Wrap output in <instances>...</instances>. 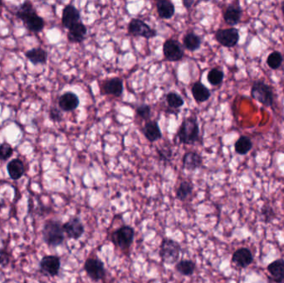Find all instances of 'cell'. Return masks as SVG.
<instances>
[{"mask_svg":"<svg viewBox=\"0 0 284 283\" xmlns=\"http://www.w3.org/2000/svg\"><path fill=\"white\" fill-rule=\"evenodd\" d=\"M42 233L44 242L51 248L61 246L64 242V231L62 223L58 220L49 219L46 221L44 223Z\"/></svg>","mask_w":284,"mask_h":283,"instance_id":"obj_1","label":"cell"},{"mask_svg":"<svg viewBox=\"0 0 284 283\" xmlns=\"http://www.w3.org/2000/svg\"><path fill=\"white\" fill-rule=\"evenodd\" d=\"M177 137L184 145H194L199 141V126L196 116L184 119L177 132Z\"/></svg>","mask_w":284,"mask_h":283,"instance_id":"obj_2","label":"cell"},{"mask_svg":"<svg viewBox=\"0 0 284 283\" xmlns=\"http://www.w3.org/2000/svg\"><path fill=\"white\" fill-rule=\"evenodd\" d=\"M251 97L259 101L264 107H273L274 105V91L272 86L268 85L265 82L256 80L253 83L250 91Z\"/></svg>","mask_w":284,"mask_h":283,"instance_id":"obj_3","label":"cell"},{"mask_svg":"<svg viewBox=\"0 0 284 283\" xmlns=\"http://www.w3.org/2000/svg\"><path fill=\"white\" fill-rule=\"evenodd\" d=\"M181 250L182 249L179 242L172 238L166 237L161 241L159 256L164 264H176L180 260Z\"/></svg>","mask_w":284,"mask_h":283,"instance_id":"obj_4","label":"cell"},{"mask_svg":"<svg viewBox=\"0 0 284 283\" xmlns=\"http://www.w3.org/2000/svg\"><path fill=\"white\" fill-rule=\"evenodd\" d=\"M135 238V229L130 225H122L113 231L111 240L114 246L122 251H128Z\"/></svg>","mask_w":284,"mask_h":283,"instance_id":"obj_5","label":"cell"},{"mask_svg":"<svg viewBox=\"0 0 284 283\" xmlns=\"http://www.w3.org/2000/svg\"><path fill=\"white\" fill-rule=\"evenodd\" d=\"M83 269L87 276L92 281H103L106 276L105 265L103 262L97 258H88L83 265Z\"/></svg>","mask_w":284,"mask_h":283,"instance_id":"obj_6","label":"cell"},{"mask_svg":"<svg viewBox=\"0 0 284 283\" xmlns=\"http://www.w3.org/2000/svg\"><path fill=\"white\" fill-rule=\"evenodd\" d=\"M128 32L135 37H141L147 39L157 36V31L148 25L140 19H132L128 24Z\"/></svg>","mask_w":284,"mask_h":283,"instance_id":"obj_7","label":"cell"},{"mask_svg":"<svg viewBox=\"0 0 284 283\" xmlns=\"http://www.w3.org/2000/svg\"><path fill=\"white\" fill-rule=\"evenodd\" d=\"M216 41L221 46L225 47L228 49H231L236 46L239 41V31L235 28H220L216 31Z\"/></svg>","mask_w":284,"mask_h":283,"instance_id":"obj_8","label":"cell"},{"mask_svg":"<svg viewBox=\"0 0 284 283\" xmlns=\"http://www.w3.org/2000/svg\"><path fill=\"white\" fill-rule=\"evenodd\" d=\"M163 53L166 60L169 62H179L185 57L183 47L177 40L170 38L163 44Z\"/></svg>","mask_w":284,"mask_h":283,"instance_id":"obj_9","label":"cell"},{"mask_svg":"<svg viewBox=\"0 0 284 283\" xmlns=\"http://www.w3.org/2000/svg\"><path fill=\"white\" fill-rule=\"evenodd\" d=\"M62 228L66 237L70 239H80L85 233L84 224L78 216L71 217L66 223L62 224Z\"/></svg>","mask_w":284,"mask_h":283,"instance_id":"obj_10","label":"cell"},{"mask_svg":"<svg viewBox=\"0 0 284 283\" xmlns=\"http://www.w3.org/2000/svg\"><path fill=\"white\" fill-rule=\"evenodd\" d=\"M40 272L48 276H56L61 269V259L55 255L44 256L39 263Z\"/></svg>","mask_w":284,"mask_h":283,"instance_id":"obj_11","label":"cell"},{"mask_svg":"<svg viewBox=\"0 0 284 283\" xmlns=\"http://www.w3.org/2000/svg\"><path fill=\"white\" fill-rule=\"evenodd\" d=\"M254 262L252 252L247 248H239L232 255L231 263L238 268H246Z\"/></svg>","mask_w":284,"mask_h":283,"instance_id":"obj_12","label":"cell"},{"mask_svg":"<svg viewBox=\"0 0 284 283\" xmlns=\"http://www.w3.org/2000/svg\"><path fill=\"white\" fill-rule=\"evenodd\" d=\"M123 91V81L119 77L106 79L101 85V92L104 95H112L116 97H122Z\"/></svg>","mask_w":284,"mask_h":283,"instance_id":"obj_13","label":"cell"},{"mask_svg":"<svg viewBox=\"0 0 284 283\" xmlns=\"http://www.w3.org/2000/svg\"><path fill=\"white\" fill-rule=\"evenodd\" d=\"M81 22L80 11L74 5H67L62 10V24L65 28L69 29L74 24Z\"/></svg>","mask_w":284,"mask_h":283,"instance_id":"obj_14","label":"cell"},{"mask_svg":"<svg viewBox=\"0 0 284 283\" xmlns=\"http://www.w3.org/2000/svg\"><path fill=\"white\" fill-rule=\"evenodd\" d=\"M80 104V100L78 95L73 92H66L58 99V106L60 110L65 112H71L78 109Z\"/></svg>","mask_w":284,"mask_h":283,"instance_id":"obj_15","label":"cell"},{"mask_svg":"<svg viewBox=\"0 0 284 283\" xmlns=\"http://www.w3.org/2000/svg\"><path fill=\"white\" fill-rule=\"evenodd\" d=\"M203 158L196 151H189L185 154L182 159V168L186 171H195L201 168Z\"/></svg>","mask_w":284,"mask_h":283,"instance_id":"obj_16","label":"cell"},{"mask_svg":"<svg viewBox=\"0 0 284 283\" xmlns=\"http://www.w3.org/2000/svg\"><path fill=\"white\" fill-rule=\"evenodd\" d=\"M243 14L242 8L237 4L229 5L225 13H224V20L229 26H235L240 22Z\"/></svg>","mask_w":284,"mask_h":283,"instance_id":"obj_17","label":"cell"},{"mask_svg":"<svg viewBox=\"0 0 284 283\" xmlns=\"http://www.w3.org/2000/svg\"><path fill=\"white\" fill-rule=\"evenodd\" d=\"M268 273L270 275L272 281L276 283H282L284 281V260L278 258L269 263L267 267Z\"/></svg>","mask_w":284,"mask_h":283,"instance_id":"obj_18","label":"cell"},{"mask_svg":"<svg viewBox=\"0 0 284 283\" xmlns=\"http://www.w3.org/2000/svg\"><path fill=\"white\" fill-rule=\"evenodd\" d=\"M87 33V28L83 22L74 24L69 28L67 32V39L73 44H81L85 39Z\"/></svg>","mask_w":284,"mask_h":283,"instance_id":"obj_19","label":"cell"},{"mask_svg":"<svg viewBox=\"0 0 284 283\" xmlns=\"http://www.w3.org/2000/svg\"><path fill=\"white\" fill-rule=\"evenodd\" d=\"M142 132L147 141H149L150 142H156L162 138V132L157 122L149 120L146 122Z\"/></svg>","mask_w":284,"mask_h":283,"instance_id":"obj_20","label":"cell"},{"mask_svg":"<svg viewBox=\"0 0 284 283\" xmlns=\"http://www.w3.org/2000/svg\"><path fill=\"white\" fill-rule=\"evenodd\" d=\"M7 171L11 180H19L25 174V166L22 159L15 158L8 163Z\"/></svg>","mask_w":284,"mask_h":283,"instance_id":"obj_21","label":"cell"},{"mask_svg":"<svg viewBox=\"0 0 284 283\" xmlns=\"http://www.w3.org/2000/svg\"><path fill=\"white\" fill-rule=\"evenodd\" d=\"M25 57L32 65H45L48 62V53L41 48H33L27 51Z\"/></svg>","mask_w":284,"mask_h":283,"instance_id":"obj_22","label":"cell"},{"mask_svg":"<svg viewBox=\"0 0 284 283\" xmlns=\"http://www.w3.org/2000/svg\"><path fill=\"white\" fill-rule=\"evenodd\" d=\"M156 11L162 19H170L175 13L174 5L170 0H158L156 2Z\"/></svg>","mask_w":284,"mask_h":283,"instance_id":"obj_23","label":"cell"},{"mask_svg":"<svg viewBox=\"0 0 284 283\" xmlns=\"http://www.w3.org/2000/svg\"><path fill=\"white\" fill-rule=\"evenodd\" d=\"M191 93H192L194 99L198 103L205 102L211 97L210 90L200 82H196L193 84L192 88H191Z\"/></svg>","mask_w":284,"mask_h":283,"instance_id":"obj_24","label":"cell"},{"mask_svg":"<svg viewBox=\"0 0 284 283\" xmlns=\"http://www.w3.org/2000/svg\"><path fill=\"white\" fill-rule=\"evenodd\" d=\"M23 26L30 32L39 33L44 30L45 27V21L39 16V14H32L25 20L23 21Z\"/></svg>","mask_w":284,"mask_h":283,"instance_id":"obj_25","label":"cell"},{"mask_svg":"<svg viewBox=\"0 0 284 283\" xmlns=\"http://www.w3.org/2000/svg\"><path fill=\"white\" fill-rule=\"evenodd\" d=\"M175 270L182 276H192L196 270V263L190 259H181L175 264Z\"/></svg>","mask_w":284,"mask_h":283,"instance_id":"obj_26","label":"cell"},{"mask_svg":"<svg viewBox=\"0 0 284 283\" xmlns=\"http://www.w3.org/2000/svg\"><path fill=\"white\" fill-rule=\"evenodd\" d=\"M202 39L195 32H189L185 35L183 39L184 47L190 52L199 50L201 47Z\"/></svg>","mask_w":284,"mask_h":283,"instance_id":"obj_27","label":"cell"},{"mask_svg":"<svg viewBox=\"0 0 284 283\" xmlns=\"http://www.w3.org/2000/svg\"><path fill=\"white\" fill-rule=\"evenodd\" d=\"M193 190H194V185L192 183L188 180H184L177 188L175 197L178 200L184 202L190 198L192 194Z\"/></svg>","mask_w":284,"mask_h":283,"instance_id":"obj_28","label":"cell"},{"mask_svg":"<svg viewBox=\"0 0 284 283\" xmlns=\"http://www.w3.org/2000/svg\"><path fill=\"white\" fill-rule=\"evenodd\" d=\"M252 148V140L246 136H241L234 144V150L239 155H245Z\"/></svg>","mask_w":284,"mask_h":283,"instance_id":"obj_29","label":"cell"},{"mask_svg":"<svg viewBox=\"0 0 284 283\" xmlns=\"http://www.w3.org/2000/svg\"><path fill=\"white\" fill-rule=\"evenodd\" d=\"M37 14V11L35 10L33 5L29 1H25L23 4H21L17 9L16 12H15V15H16L17 18L22 20V22L32 14Z\"/></svg>","mask_w":284,"mask_h":283,"instance_id":"obj_30","label":"cell"},{"mask_svg":"<svg viewBox=\"0 0 284 283\" xmlns=\"http://www.w3.org/2000/svg\"><path fill=\"white\" fill-rule=\"evenodd\" d=\"M224 78H225L224 71L217 67L212 68L210 71H208V75H207V81L214 87L220 86L224 81Z\"/></svg>","mask_w":284,"mask_h":283,"instance_id":"obj_31","label":"cell"},{"mask_svg":"<svg viewBox=\"0 0 284 283\" xmlns=\"http://www.w3.org/2000/svg\"><path fill=\"white\" fill-rule=\"evenodd\" d=\"M165 101L168 106L172 109H180L185 105L183 97L175 92H169L165 97Z\"/></svg>","mask_w":284,"mask_h":283,"instance_id":"obj_32","label":"cell"},{"mask_svg":"<svg viewBox=\"0 0 284 283\" xmlns=\"http://www.w3.org/2000/svg\"><path fill=\"white\" fill-rule=\"evenodd\" d=\"M282 62H283V57L282 53L278 51H273L268 56L267 58V65L268 67L272 70H277L281 67Z\"/></svg>","mask_w":284,"mask_h":283,"instance_id":"obj_33","label":"cell"},{"mask_svg":"<svg viewBox=\"0 0 284 283\" xmlns=\"http://www.w3.org/2000/svg\"><path fill=\"white\" fill-rule=\"evenodd\" d=\"M14 148L10 143L3 142L0 144V160L6 161L14 154Z\"/></svg>","mask_w":284,"mask_h":283,"instance_id":"obj_34","label":"cell"},{"mask_svg":"<svg viewBox=\"0 0 284 283\" xmlns=\"http://www.w3.org/2000/svg\"><path fill=\"white\" fill-rule=\"evenodd\" d=\"M135 113L142 120H149L152 117V107L148 104H140L136 106Z\"/></svg>","mask_w":284,"mask_h":283,"instance_id":"obj_35","label":"cell"},{"mask_svg":"<svg viewBox=\"0 0 284 283\" xmlns=\"http://www.w3.org/2000/svg\"><path fill=\"white\" fill-rule=\"evenodd\" d=\"M261 215L264 218V222L266 223H270L271 221H273V219L276 216L273 208L271 207V206H268V205H264L261 208Z\"/></svg>","mask_w":284,"mask_h":283,"instance_id":"obj_36","label":"cell"},{"mask_svg":"<svg viewBox=\"0 0 284 283\" xmlns=\"http://www.w3.org/2000/svg\"><path fill=\"white\" fill-rule=\"evenodd\" d=\"M49 119L53 122H62L63 119V115H62L61 110L56 106L51 107L49 110Z\"/></svg>","mask_w":284,"mask_h":283,"instance_id":"obj_37","label":"cell"},{"mask_svg":"<svg viewBox=\"0 0 284 283\" xmlns=\"http://www.w3.org/2000/svg\"><path fill=\"white\" fill-rule=\"evenodd\" d=\"M157 153H158L159 158L162 161L169 162L171 160L173 153L170 149H159L157 150Z\"/></svg>","mask_w":284,"mask_h":283,"instance_id":"obj_38","label":"cell"},{"mask_svg":"<svg viewBox=\"0 0 284 283\" xmlns=\"http://www.w3.org/2000/svg\"><path fill=\"white\" fill-rule=\"evenodd\" d=\"M10 261V253L7 250L0 249V267H5L9 264Z\"/></svg>","mask_w":284,"mask_h":283,"instance_id":"obj_39","label":"cell"},{"mask_svg":"<svg viewBox=\"0 0 284 283\" xmlns=\"http://www.w3.org/2000/svg\"><path fill=\"white\" fill-rule=\"evenodd\" d=\"M194 0H183V5L187 10H190L192 7V5L195 4Z\"/></svg>","mask_w":284,"mask_h":283,"instance_id":"obj_40","label":"cell"},{"mask_svg":"<svg viewBox=\"0 0 284 283\" xmlns=\"http://www.w3.org/2000/svg\"><path fill=\"white\" fill-rule=\"evenodd\" d=\"M281 10H282V14L284 15V1H282V5H281Z\"/></svg>","mask_w":284,"mask_h":283,"instance_id":"obj_41","label":"cell"},{"mask_svg":"<svg viewBox=\"0 0 284 283\" xmlns=\"http://www.w3.org/2000/svg\"><path fill=\"white\" fill-rule=\"evenodd\" d=\"M3 7H4V2L0 0V12L2 10Z\"/></svg>","mask_w":284,"mask_h":283,"instance_id":"obj_42","label":"cell"},{"mask_svg":"<svg viewBox=\"0 0 284 283\" xmlns=\"http://www.w3.org/2000/svg\"><path fill=\"white\" fill-rule=\"evenodd\" d=\"M283 282H284V281H283Z\"/></svg>","mask_w":284,"mask_h":283,"instance_id":"obj_43","label":"cell"}]
</instances>
